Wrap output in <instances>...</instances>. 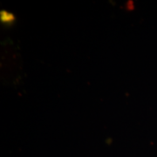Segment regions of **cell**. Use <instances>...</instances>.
Wrapping results in <instances>:
<instances>
[{"instance_id": "6da1fadb", "label": "cell", "mask_w": 157, "mask_h": 157, "mask_svg": "<svg viewBox=\"0 0 157 157\" xmlns=\"http://www.w3.org/2000/svg\"><path fill=\"white\" fill-rule=\"evenodd\" d=\"M14 19H15V17H14V16L11 13L7 12L6 11H1V20H2L3 23H5V24H11Z\"/></svg>"}]
</instances>
